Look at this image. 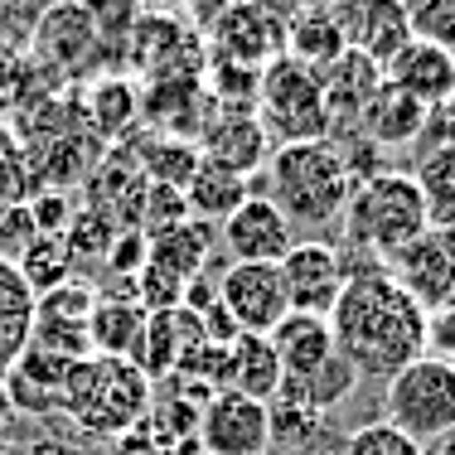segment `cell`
<instances>
[{"label":"cell","mask_w":455,"mask_h":455,"mask_svg":"<svg viewBox=\"0 0 455 455\" xmlns=\"http://www.w3.org/2000/svg\"><path fill=\"white\" fill-rule=\"evenodd\" d=\"M330 330L359 378H393L427 354L431 310L387 267H349Z\"/></svg>","instance_id":"1"},{"label":"cell","mask_w":455,"mask_h":455,"mask_svg":"<svg viewBox=\"0 0 455 455\" xmlns=\"http://www.w3.org/2000/svg\"><path fill=\"white\" fill-rule=\"evenodd\" d=\"M354 175L334 140H291L267 160V199L291 219V228H330L344 219Z\"/></svg>","instance_id":"2"},{"label":"cell","mask_w":455,"mask_h":455,"mask_svg":"<svg viewBox=\"0 0 455 455\" xmlns=\"http://www.w3.org/2000/svg\"><path fill=\"white\" fill-rule=\"evenodd\" d=\"M156 403V383L132 363V359H112V354H88L68 368L63 383V417L88 436H126L150 417Z\"/></svg>","instance_id":"3"},{"label":"cell","mask_w":455,"mask_h":455,"mask_svg":"<svg viewBox=\"0 0 455 455\" xmlns=\"http://www.w3.org/2000/svg\"><path fill=\"white\" fill-rule=\"evenodd\" d=\"M427 228H431V213L411 175H403V170H373V175L354 180L349 204H344V233H349V243L359 252L393 262Z\"/></svg>","instance_id":"4"},{"label":"cell","mask_w":455,"mask_h":455,"mask_svg":"<svg viewBox=\"0 0 455 455\" xmlns=\"http://www.w3.org/2000/svg\"><path fill=\"white\" fill-rule=\"evenodd\" d=\"M383 421L407 431L421 451L455 431V363L421 354L383 387Z\"/></svg>","instance_id":"5"},{"label":"cell","mask_w":455,"mask_h":455,"mask_svg":"<svg viewBox=\"0 0 455 455\" xmlns=\"http://www.w3.org/2000/svg\"><path fill=\"white\" fill-rule=\"evenodd\" d=\"M257 116L281 146L291 140H330V102H324V83L310 63L281 53L262 73H257Z\"/></svg>","instance_id":"6"},{"label":"cell","mask_w":455,"mask_h":455,"mask_svg":"<svg viewBox=\"0 0 455 455\" xmlns=\"http://www.w3.org/2000/svg\"><path fill=\"white\" fill-rule=\"evenodd\" d=\"M213 291H219V306H223V315L233 320L237 334H272L276 324L291 315L281 267L228 262L219 272V286H213Z\"/></svg>","instance_id":"7"},{"label":"cell","mask_w":455,"mask_h":455,"mask_svg":"<svg viewBox=\"0 0 455 455\" xmlns=\"http://www.w3.org/2000/svg\"><path fill=\"white\" fill-rule=\"evenodd\" d=\"M209 39H213V59L219 63L257 73V63L267 68L272 59L286 53V20L272 5H262V0H233V5L219 10Z\"/></svg>","instance_id":"8"},{"label":"cell","mask_w":455,"mask_h":455,"mask_svg":"<svg viewBox=\"0 0 455 455\" xmlns=\"http://www.w3.org/2000/svg\"><path fill=\"white\" fill-rule=\"evenodd\" d=\"M199 451L204 455H267L272 451V407L257 397L213 387L199 411Z\"/></svg>","instance_id":"9"},{"label":"cell","mask_w":455,"mask_h":455,"mask_svg":"<svg viewBox=\"0 0 455 455\" xmlns=\"http://www.w3.org/2000/svg\"><path fill=\"white\" fill-rule=\"evenodd\" d=\"M281 281H286V300L296 315H324L330 320L334 300H339L344 281H349V262L334 243L320 237H296L286 257H281Z\"/></svg>","instance_id":"10"},{"label":"cell","mask_w":455,"mask_h":455,"mask_svg":"<svg viewBox=\"0 0 455 455\" xmlns=\"http://www.w3.org/2000/svg\"><path fill=\"white\" fill-rule=\"evenodd\" d=\"M330 15L339 25L344 49L378 68H387L403 53V44H411L407 0H330Z\"/></svg>","instance_id":"11"},{"label":"cell","mask_w":455,"mask_h":455,"mask_svg":"<svg viewBox=\"0 0 455 455\" xmlns=\"http://www.w3.org/2000/svg\"><path fill=\"white\" fill-rule=\"evenodd\" d=\"M92 306H97V291L88 281H63L39 296L35 306V339L39 349L49 354H63V359H88L92 354V339H88V320H92Z\"/></svg>","instance_id":"12"},{"label":"cell","mask_w":455,"mask_h":455,"mask_svg":"<svg viewBox=\"0 0 455 455\" xmlns=\"http://www.w3.org/2000/svg\"><path fill=\"white\" fill-rule=\"evenodd\" d=\"M411 296L421 300L427 310H446L455 306V228H427L411 247L387 262Z\"/></svg>","instance_id":"13"},{"label":"cell","mask_w":455,"mask_h":455,"mask_svg":"<svg viewBox=\"0 0 455 455\" xmlns=\"http://www.w3.org/2000/svg\"><path fill=\"white\" fill-rule=\"evenodd\" d=\"M223 247L233 262H267V267H281V257L296 247V228L291 219L276 209L267 194L252 189V199L223 219Z\"/></svg>","instance_id":"14"},{"label":"cell","mask_w":455,"mask_h":455,"mask_svg":"<svg viewBox=\"0 0 455 455\" xmlns=\"http://www.w3.org/2000/svg\"><path fill=\"white\" fill-rule=\"evenodd\" d=\"M204 160L233 175H252L257 165H267L272 150H267V126L257 107H219V116L204 126Z\"/></svg>","instance_id":"15"},{"label":"cell","mask_w":455,"mask_h":455,"mask_svg":"<svg viewBox=\"0 0 455 455\" xmlns=\"http://www.w3.org/2000/svg\"><path fill=\"white\" fill-rule=\"evenodd\" d=\"M68 368H73V359L49 354V349H39V344H29V349L20 354L15 363H10V373L0 378V383H5V393H10V403H15V411L49 417V411L63 407V383H68Z\"/></svg>","instance_id":"16"},{"label":"cell","mask_w":455,"mask_h":455,"mask_svg":"<svg viewBox=\"0 0 455 455\" xmlns=\"http://www.w3.org/2000/svg\"><path fill=\"white\" fill-rule=\"evenodd\" d=\"M383 78L393 83V88H403L411 102H421L427 112H436L441 102L455 97V53L411 39V44H403V53L383 68Z\"/></svg>","instance_id":"17"},{"label":"cell","mask_w":455,"mask_h":455,"mask_svg":"<svg viewBox=\"0 0 455 455\" xmlns=\"http://www.w3.org/2000/svg\"><path fill=\"white\" fill-rule=\"evenodd\" d=\"M267 339H272V349H276L281 383H300V378H310L315 368H324L334 354H339L334 330H330L324 315H296V310H291Z\"/></svg>","instance_id":"18"},{"label":"cell","mask_w":455,"mask_h":455,"mask_svg":"<svg viewBox=\"0 0 455 455\" xmlns=\"http://www.w3.org/2000/svg\"><path fill=\"white\" fill-rule=\"evenodd\" d=\"M219 383L228 387V393L257 397V403L272 407L276 393H281V363H276L272 339H267V334H237V339L223 349Z\"/></svg>","instance_id":"19"},{"label":"cell","mask_w":455,"mask_h":455,"mask_svg":"<svg viewBox=\"0 0 455 455\" xmlns=\"http://www.w3.org/2000/svg\"><path fill=\"white\" fill-rule=\"evenodd\" d=\"M427 107L411 102V97L403 88H393V83L383 78V88H378L373 97H368V107L359 112V132L373 140V146H411L417 136H427Z\"/></svg>","instance_id":"20"},{"label":"cell","mask_w":455,"mask_h":455,"mask_svg":"<svg viewBox=\"0 0 455 455\" xmlns=\"http://www.w3.org/2000/svg\"><path fill=\"white\" fill-rule=\"evenodd\" d=\"M209 252H213V228L199 223V219H184L175 228H165V233L146 237V267L175 276L180 286H189L194 276H204Z\"/></svg>","instance_id":"21"},{"label":"cell","mask_w":455,"mask_h":455,"mask_svg":"<svg viewBox=\"0 0 455 455\" xmlns=\"http://www.w3.org/2000/svg\"><path fill=\"white\" fill-rule=\"evenodd\" d=\"M324 102H330V126H359V112L368 97L383 88V68L359 59V53H339L330 68H320Z\"/></svg>","instance_id":"22"},{"label":"cell","mask_w":455,"mask_h":455,"mask_svg":"<svg viewBox=\"0 0 455 455\" xmlns=\"http://www.w3.org/2000/svg\"><path fill=\"white\" fill-rule=\"evenodd\" d=\"M35 306H39L35 286L20 276L15 262L0 257V378L10 373V363L35 339Z\"/></svg>","instance_id":"23"},{"label":"cell","mask_w":455,"mask_h":455,"mask_svg":"<svg viewBox=\"0 0 455 455\" xmlns=\"http://www.w3.org/2000/svg\"><path fill=\"white\" fill-rule=\"evenodd\" d=\"M247 199H252V180L233 175V170H223V165H213V160H199L189 189H184L189 219H199V223H209V228L223 223V219H233Z\"/></svg>","instance_id":"24"},{"label":"cell","mask_w":455,"mask_h":455,"mask_svg":"<svg viewBox=\"0 0 455 455\" xmlns=\"http://www.w3.org/2000/svg\"><path fill=\"white\" fill-rule=\"evenodd\" d=\"M39 53H49L53 63H59L63 73H78L83 63L97 53V25L92 15L83 5H59L44 15V25H39Z\"/></svg>","instance_id":"25"},{"label":"cell","mask_w":455,"mask_h":455,"mask_svg":"<svg viewBox=\"0 0 455 455\" xmlns=\"http://www.w3.org/2000/svg\"><path fill=\"white\" fill-rule=\"evenodd\" d=\"M140 330H146V310L136 306V296H102V291H97V306H92V320H88L92 354L132 359Z\"/></svg>","instance_id":"26"},{"label":"cell","mask_w":455,"mask_h":455,"mask_svg":"<svg viewBox=\"0 0 455 455\" xmlns=\"http://www.w3.org/2000/svg\"><path fill=\"white\" fill-rule=\"evenodd\" d=\"M286 53L300 59V63H310L315 73L330 68L339 53H349L344 39H339V25H334V15H330V5L296 10V15L286 20Z\"/></svg>","instance_id":"27"},{"label":"cell","mask_w":455,"mask_h":455,"mask_svg":"<svg viewBox=\"0 0 455 455\" xmlns=\"http://www.w3.org/2000/svg\"><path fill=\"white\" fill-rule=\"evenodd\" d=\"M411 180L427 199L431 228H455V146H427Z\"/></svg>","instance_id":"28"},{"label":"cell","mask_w":455,"mask_h":455,"mask_svg":"<svg viewBox=\"0 0 455 455\" xmlns=\"http://www.w3.org/2000/svg\"><path fill=\"white\" fill-rule=\"evenodd\" d=\"M359 387V373H354V363L344 359V354H334L324 368H315L310 378H300V383H281V393L276 397H286V403H296V407H310V411H330V407H339L344 397Z\"/></svg>","instance_id":"29"},{"label":"cell","mask_w":455,"mask_h":455,"mask_svg":"<svg viewBox=\"0 0 455 455\" xmlns=\"http://www.w3.org/2000/svg\"><path fill=\"white\" fill-rule=\"evenodd\" d=\"M140 116V92L126 78H97V88L88 92V122L97 126V136L112 140L122 136Z\"/></svg>","instance_id":"30"},{"label":"cell","mask_w":455,"mask_h":455,"mask_svg":"<svg viewBox=\"0 0 455 455\" xmlns=\"http://www.w3.org/2000/svg\"><path fill=\"white\" fill-rule=\"evenodd\" d=\"M199 160H204L199 146H189V140H180V136H160V140H150V146H146L140 170H146L150 184H165V189L184 194V189H189V180H194V170H199Z\"/></svg>","instance_id":"31"},{"label":"cell","mask_w":455,"mask_h":455,"mask_svg":"<svg viewBox=\"0 0 455 455\" xmlns=\"http://www.w3.org/2000/svg\"><path fill=\"white\" fill-rule=\"evenodd\" d=\"M15 267H20V276L35 286V296H44V291L63 286V281H73V276H68V272H73V252H68V243H63V237H35Z\"/></svg>","instance_id":"32"},{"label":"cell","mask_w":455,"mask_h":455,"mask_svg":"<svg viewBox=\"0 0 455 455\" xmlns=\"http://www.w3.org/2000/svg\"><path fill=\"white\" fill-rule=\"evenodd\" d=\"M411 39L455 53V0H407Z\"/></svg>","instance_id":"33"},{"label":"cell","mask_w":455,"mask_h":455,"mask_svg":"<svg viewBox=\"0 0 455 455\" xmlns=\"http://www.w3.org/2000/svg\"><path fill=\"white\" fill-rule=\"evenodd\" d=\"M63 243H68L73 262H78V257H97V252L107 257L112 243H116V219L102 213V209H78L73 223H68V233H63Z\"/></svg>","instance_id":"34"},{"label":"cell","mask_w":455,"mask_h":455,"mask_svg":"<svg viewBox=\"0 0 455 455\" xmlns=\"http://www.w3.org/2000/svg\"><path fill=\"white\" fill-rule=\"evenodd\" d=\"M344 455H427V451H421L407 431H397L393 421H368V427L349 431Z\"/></svg>","instance_id":"35"},{"label":"cell","mask_w":455,"mask_h":455,"mask_svg":"<svg viewBox=\"0 0 455 455\" xmlns=\"http://www.w3.org/2000/svg\"><path fill=\"white\" fill-rule=\"evenodd\" d=\"M29 175H35V165H29V156L20 150V140L10 132H0V213L25 204Z\"/></svg>","instance_id":"36"},{"label":"cell","mask_w":455,"mask_h":455,"mask_svg":"<svg viewBox=\"0 0 455 455\" xmlns=\"http://www.w3.org/2000/svg\"><path fill=\"white\" fill-rule=\"evenodd\" d=\"M107 262H112L122 276H140V267H146V233H132V228H126V233H116Z\"/></svg>","instance_id":"37"},{"label":"cell","mask_w":455,"mask_h":455,"mask_svg":"<svg viewBox=\"0 0 455 455\" xmlns=\"http://www.w3.org/2000/svg\"><path fill=\"white\" fill-rule=\"evenodd\" d=\"M427 354L455 363V306L431 310V330H427Z\"/></svg>","instance_id":"38"},{"label":"cell","mask_w":455,"mask_h":455,"mask_svg":"<svg viewBox=\"0 0 455 455\" xmlns=\"http://www.w3.org/2000/svg\"><path fill=\"white\" fill-rule=\"evenodd\" d=\"M20 411H15V403H10V393H5V383H0V441H5V431H10V421H15Z\"/></svg>","instance_id":"39"},{"label":"cell","mask_w":455,"mask_h":455,"mask_svg":"<svg viewBox=\"0 0 455 455\" xmlns=\"http://www.w3.org/2000/svg\"><path fill=\"white\" fill-rule=\"evenodd\" d=\"M0 455H15V451H10V446H5V441H0Z\"/></svg>","instance_id":"40"},{"label":"cell","mask_w":455,"mask_h":455,"mask_svg":"<svg viewBox=\"0 0 455 455\" xmlns=\"http://www.w3.org/2000/svg\"><path fill=\"white\" fill-rule=\"evenodd\" d=\"M320 5H330V0H320Z\"/></svg>","instance_id":"41"}]
</instances>
